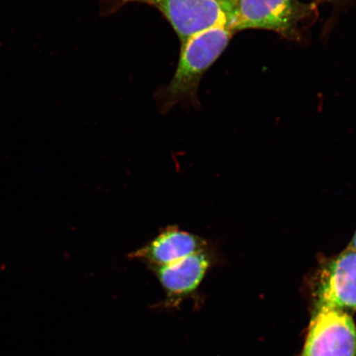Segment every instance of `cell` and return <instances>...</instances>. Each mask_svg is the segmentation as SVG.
Returning <instances> with one entry per match:
<instances>
[{
    "mask_svg": "<svg viewBox=\"0 0 356 356\" xmlns=\"http://www.w3.org/2000/svg\"><path fill=\"white\" fill-rule=\"evenodd\" d=\"M234 33L228 26H217L193 35L182 44L171 82L155 95L160 113L167 114L177 104L197 108L200 80L225 50Z\"/></svg>",
    "mask_w": 356,
    "mask_h": 356,
    "instance_id": "6da1fadb",
    "label": "cell"
},
{
    "mask_svg": "<svg viewBox=\"0 0 356 356\" xmlns=\"http://www.w3.org/2000/svg\"><path fill=\"white\" fill-rule=\"evenodd\" d=\"M131 3L148 4L161 12L170 22L181 46L204 31L229 28L234 4L221 0H102L105 15L117 12Z\"/></svg>",
    "mask_w": 356,
    "mask_h": 356,
    "instance_id": "7a4b0ae2",
    "label": "cell"
},
{
    "mask_svg": "<svg viewBox=\"0 0 356 356\" xmlns=\"http://www.w3.org/2000/svg\"><path fill=\"white\" fill-rule=\"evenodd\" d=\"M314 311H356V251L346 248L339 254L323 258L313 280Z\"/></svg>",
    "mask_w": 356,
    "mask_h": 356,
    "instance_id": "3957f363",
    "label": "cell"
},
{
    "mask_svg": "<svg viewBox=\"0 0 356 356\" xmlns=\"http://www.w3.org/2000/svg\"><path fill=\"white\" fill-rule=\"evenodd\" d=\"M300 356H356V327L351 315L335 310L314 312Z\"/></svg>",
    "mask_w": 356,
    "mask_h": 356,
    "instance_id": "277c9868",
    "label": "cell"
},
{
    "mask_svg": "<svg viewBox=\"0 0 356 356\" xmlns=\"http://www.w3.org/2000/svg\"><path fill=\"white\" fill-rule=\"evenodd\" d=\"M213 264L209 247L172 264L149 269L162 286L165 299L164 309H177L197 291Z\"/></svg>",
    "mask_w": 356,
    "mask_h": 356,
    "instance_id": "5b68a950",
    "label": "cell"
},
{
    "mask_svg": "<svg viewBox=\"0 0 356 356\" xmlns=\"http://www.w3.org/2000/svg\"><path fill=\"white\" fill-rule=\"evenodd\" d=\"M295 19L293 0H238L229 29L234 33L264 29L286 34L291 32Z\"/></svg>",
    "mask_w": 356,
    "mask_h": 356,
    "instance_id": "8992f818",
    "label": "cell"
},
{
    "mask_svg": "<svg viewBox=\"0 0 356 356\" xmlns=\"http://www.w3.org/2000/svg\"><path fill=\"white\" fill-rule=\"evenodd\" d=\"M209 247L206 239L182 230L178 225H168L149 243L128 255L149 269L167 266Z\"/></svg>",
    "mask_w": 356,
    "mask_h": 356,
    "instance_id": "52a82bcc",
    "label": "cell"
},
{
    "mask_svg": "<svg viewBox=\"0 0 356 356\" xmlns=\"http://www.w3.org/2000/svg\"><path fill=\"white\" fill-rule=\"evenodd\" d=\"M347 248L353 249V250L356 251V231L355 234L353 235V238H351L350 242L348 244Z\"/></svg>",
    "mask_w": 356,
    "mask_h": 356,
    "instance_id": "ba28073f",
    "label": "cell"
},
{
    "mask_svg": "<svg viewBox=\"0 0 356 356\" xmlns=\"http://www.w3.org/2000/svg\"><path fill=\"white\" fill-rule=\"evenodd\" d=\"M221 1L232 3L234 4L236 2L238 1V0H221Z\"/></svg>",
    "mask_w": 356,
    "mask_h": 356,
    "instance_id": "9c48e42d",
    "label": "cell"
}]
</instances>
